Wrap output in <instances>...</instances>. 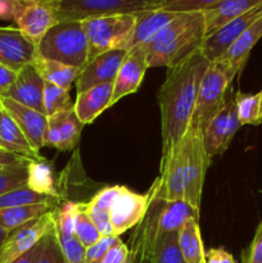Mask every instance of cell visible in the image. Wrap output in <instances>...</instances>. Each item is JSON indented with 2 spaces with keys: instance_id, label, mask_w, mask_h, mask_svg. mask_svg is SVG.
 <instances>
[{
  "instance_id": "cell-45",
  "label": "cell",
  "mask_w": 262,
  "mask_h": 263,
  "mask_svg": "<svg viewBox=\"0 0 262 263\" xmlns=\"http://www.w3.org/2000/svg\"><path fill=\"white\" fill-rule=\"evenodd\" d=\"M20 0H0V21H14Z\"/></svg>"
},
{
  "instance_id": "cell-47",
  "label": "cell",
  "mask_w": 262,
  "mask_h": 263,
  "mask_svg": "<svg viewBox=\"0 0 262 263\" xmlns=\"http://www.w3.org/2000/svg\"><path fill=\"white\" fill-rule=\"evenodd\" d=\"M8 235H9V231H7L5 229H3L2 226H0V247L4 244V241L7 240Z\"/></svg>"
},
{
  "instance_id": "cell-16",
  "label": "cell",
  "mask_w": 262,
  "mask_h": 263,
  "mask_svg": "<svg viewBox=\"0 0 262 263\" xmlns=\"http://www.w3.org/2000/svg\"><path fill=\"white\" fill-rule=\"evenodd\" d=\"M38 57V45L17 27H0V63L18 72L32 64Z\"/></svg>"
},
{
  "instance_id": "cell-24",
  "label": "cell",
  "mask_w": 262,
  "mask_h": 263,
  "mask_svg": "<svg viewBox=\"0 0 262 263\" xmlns=\"http://www.w3.org/2000/svg\"><path fill=\"white\" fill-rule=\"evenodd\" d=\"M0 141L7 151L18 156L27 158L30 161H41L44 159L38 152L32 149L27 138L22 133L15 121L10 117L9 113L3 108L0 110Z\"/></svg>"
},
{
  "instance_id": "cell-32",
  "label": "cell",
  "mask_w": 262,
  "mask_h": 263,
  "mask_svg": "<svg viewBox=\"0 0 262 263\" xmlns=\"http://www.w3.org/2000/svg\"><path fill=\"white\" fill-rule=\"evenodd\" d=\"M40 203H51V204H57V203H58V199L32 192L27 185L20 187V189L13 190V192L7 193V194L0 195V210H3V208L15 207V205L40 204Z\"/></svg>"
},
{
  "instance_id": "cell-3",
  "label": "cell",
  "mask_w": 262,
  "mask_h": 263,
  "mask_svg": "<svg viewBox=\"0 0 262 263\" xmlns=\"http://www.w3.org/2000/svg\"><path fill=\"white\" fill-rule=\"evenodd\" d=\"M38 55L81 69L89 61V46L81 21H62L38 44Z\"/></svg>"
},
{
  "instance_id": "cell-6",
  "label": "cell",
  "mask_w": 262,
  "mask_h": 263,
  "mask_svg": "<svg viewBox=\"0 0 262 263\" xmlns=\"http://www.w3.org/2000/svg\"><path fill=\"white\" fill-rule=\"evenodd\" d=\"M162 0H57L59 22L112 14H139L157 9Z\"/></svg>"
},
{
  "instance_id": "cell-33",
  "label": "cell",
  "mask_w": 262,
  "mask_h": 263,
  "mask_svg": "<svg viewBox=\"0 0 262 263\" xmlns=\"http://www.w3.org/2000/svg\"><path fill=\"white\" fill-rule=\"evenodd\" d=\"M74 235L81 241L85 248L94 246L95 243L103 238L99 233L98 228L92 220L90 218L89 213L86 211V203H80L79 212L76 217V228H74Z\"/></svg>"
},
{
  "instance_id": "cell-29",
  "label": "cell",
  "mask_w": 262,
  "mask_h": 263,
  "mask_svg": "<svg viewBox=\"0 0 262 263\" xmlns=\"http://www.w3.org/2000/svg\"><path fill=\"white\" fill-rule=\"evenodd\" d=\"M27 186L32 192L59 200V193L54 184L53 170L48 161H31L27 166Z\"/></svg>"
},
{
  "instance_id": "cell-49",
  "label": "cell",
  "mask_w": 262,
  "mask_h": 263,
  "mask_svg": "<svg viewBox=\"0 0 262 263\" xmlns=\"http://www.w3.org/2000/svg\"><path fill=\"white\" fill-rule=\"evenodd\" d=\"M134 263H148V262H144V261H140V259L134 258Z\"/></svg>"
},
{
  "instance_id": "cell-4",
  "label": "cell",
  "mask_w": 262,
  "mask_h": 263,
  "mask_svg": "<svg viewBox=\"0 0 262 263\" xmlns=\"http://www.w3.org/2000/svg\"><path fill=\"white\" fill-rule=\"evenodd\" d=\"M239 72L222 62H212L200 81L190 126L204 133L205 127L223 104L226 92Z\"/></svg>"
},
{
  "instance_id": "cell-36",
  "label": "cell",
  "mask_w": 262,
  "mask_h": 263,
  "mask_svg": "<svg viewBox=\"0 0 262 263\" xmlns=\"http://www.w3.org/2000/svg\"><path fill=\"white\" fill-rule=\"evenodd\" d=\"M54 231H55L57 239H58L67 263H86L85 262L86 248L82 246L76 235H68V234L62 233L55 228V225H54Z\"/></svg>"
},
{
  "instance_id": "cell-20",
  "label": "cell",
  "mask_w": 262,
  "mask_h": 263,
  "mask_svg": "<svg viewBox=\"0 0 262 263\" xmlns=\"http://www.w3.org/2000/svg\"><path fill=\"white\" fill-rule=\"evenodd\" d=\"M113 82L97 85L77 94L73 110L84 125L92 123L105 109L112 107Z\"/></svg>"
},
{
  "instance_id": "cell-37",
  "label": "cell",
  "mask_w": 262,
  "mask_h": 263,
  "mask_svg": "<svg viewBox=\"0 0 262 263\" xmlns=\"http://www.w3.org/2000/svg\"><path fill=\"white\" fill-rule=\"evenodd\" d=\"M222 0H162L158 8L174 13H202Z\"/></svg>"
},
{
  "instance_id": "cell-34",
  "label": "cell",
  "mask_w": 262,
  "mask_h": 263,
  "mask_svg": "<svg viewBox=\"0 0 262 263\" xmlns=\"http://www.w3.org/2000/svg\"><path fill=\"white\" fill-rule=\"evenodd\" d=\"M44 108L45 115L51 116L62 110H68L73 108L68 91L54 84L45 82L44 85Z\"/></svg>"
},
{
  "instance_id": "cell-31",
  "label": "cell",
  "mask_w": 262,
  "mask_h": 263,
  "mask_svg": "<svg viewBox=\"0 0 262 263\" xmlns=\"http://www.w3.org/2000/svg\"><path fill=\"white\" fill-rule=\"evenodd\" d=\"M235 107L240 125H259L262 122V94L235 92Z\"/></svg>"
},
{
  "instance_id": "cell-11",
  "label": "cell",
  "mask_w": 262,
  "mask_h": 263,
  "mask_svg": "<svg viewBox=\"0 0 262 263\" xmlns=\"http://www.w3.org/2000/svg\"><path fill=\"white\" fill-rule=\"evenodd\" d=\"M55 225V208L41 217L10 231L7 240L0 247V263H12L18 257L30 251Z\"/></svg>"
},
{
  "instance_id": "cell-17",
  "label": "cell",
  "mask_w": 262,
  "mask_h": 263,
  "mask_svg": "<svg viewBox=\"0 0 262 263\" xmlns=\"http://www.w3.org/2000/svg\"><path fill=\"white\" fill-rule=\"evenodd\" d=\"M0 103L25 134L33 151L40 153V149L44 148V135L48 126V116L20 104L9 98L0 97Z\"/></svg>"
},
{
  "instance_id": "cell-28",
  "label": "cell",
  "mask_w": 262,
  "mask_h": 263,
  "mask_svg": "<svg viewBox=\"0 0 262 263\" xmlns=\"http://www.w3.org/2000/svg\"><path fill=\"white\" fill-rule=\"evenodd\" d=\"M179 246L184 263H205V253L197 218H189L179 230Z\"/></svg>"
},
{
  "instance_id": "cell-21",
  "label": "cell",
  "mask_w": 262,
  "mask_h": 263,
  "mask_svg": "<svg viewBox=\"0 0 262 263\" xmlns=\"http://www.w3.org/2000/svg\"><path fill=\"white\" fill-rule=\"evenodd\" d=\"M262 4V0H222L215 7L204 10V28L205 36L211 35L236 17L246 14Z\"/></svg>"
},
{
  "instance_id": "cell-51",
  "label": "cell",
  "mask_w": 262,
  "mask_h": 263,
  "mask_svg": "<svg viewBox=\"0 0 262 263\" xmlns=\"http://www.w3.org/2000/svg\"><path fill=\"white\" fill-rule=\"evenodd\" d=\"M0 110H2V103H0Z\"/></svg>"
},
{
  "instance_id": "cell-2",
  "label": "cell",
  "mask_w": 262,
  "mask_h": 263,
  "mask_svg": "<svg viewBox=\"0 0 262 263\" xmlns=\"http://www.w3.org/2000/svg\"><path fill=\"white\" fill-rule=\"evenodd\" d=\"M205 37L203 13H180L141 48L148 67H171L202 46Z\"/></svg>"
},
{
  "instance_id": "cell-30",
  "label": "cell",
  "mask_w": 262,
  "mask_h": 263,
  "mask_svg": "<svg viewBox=\"0 0 262 263\" xmlns=\"http://www.w3.org/2000/svg\"><path fill=\"white\" fill-rule=\"evenodd\" d=\"M148 263H184L179 246V231L159 234Z\"/></svg>"
},
{
  "instance_id": "cell-42",
  "label": "cell",
  "mask_w": 262,
  "mask_h": 263,
  "mask_svg": "<svg viewBox=\"0 0 262 263\" xmlns=\"http://www.w3.org/2000/svg\"><path fill=\"white\" fill-rule=\"evenodd\" d=\"M17 79V72L0 63V97H4Z\"/></svg>"
},
{
  "instance_id": "cell-43",
  "label": "cell",
  "mask_w": 262,
  "mask_h": 263,
  "mask_svg": "<svg viewBox=\"0 0 262 263\" xmlns=\"http://www.w3.org/2000/svg\"><path fill=\"white\" fill-rule=\"evenodd\" d=\"M205 263H236L234 257L223 248H213L205 253Z\"/></svg>"
},
{
  "instance_id": "cell-52",
  "label": "cell",
  "mask_w": 262,
  "mask_h": 263,
  "mask_svg": "<svg viewBox=\"0 0 262 263\" xmlns=\"http://www.w3.org/2000/svg\"><path fill=\"white\" fill-rule=\"evenodd\" d=\"M259 92H261V94H262V90H261V91H259Z\"/></svg>"
},
{
  "instance_id": "cell-1",
  "label": "cell",
  "mask_w": 262,
  "mask_h": 263,
  "mask_svg": "<svg viewBox=\"0 0 262 263\" xmlns=\"http://www.w3.org/2000/svg\"><path fill=\"white\" fill-rule=\"evenodd\" d=\"M208 66L210 61L199 48L177 64L169 67L166 79L158 91L162 158L186 134L192 122L200 81Z\"/></svg>"
},
{
  "instance_id": "cell-26",
  "label": "cell",
  "mask_w": 262,
  "mask_h": 263,
  "mask_svg": "<svg viewBox=\"0 0 262 263\" xmlns=\"http://www.w3.org/2000/svg\"><path fill=\"white\" fill-rule=\"evenodd\" d=\"M199 210H195L188 204L184 199L166 202L163 200L159 211V231L170 233V231H179L189 218L199 220Z\"/></svg>"
},
{
  "instance_id": "cell-48",
  "label": "cell",
  "mask_w": 262,
  "mask_h": 263,
  "mask_svg": "<svg viewBox=\"0 0 262 263\" xmlns=\"http://www.w3.org/2000/svg\"><path fill=\"white\" fill-rule=\"evenodd\" d=\"M130 252V251H128ZM123 263H134V256L131 253H128V257H127V259H126L125 262Z\"/></svg>"
},
{
  "instance_id": "cell-7",
  "label": "cell",
  "mask_w": 262,
  "mask_h": 263,
  "mask_svg": "<svg viewBox=\"0 0 262 263\" xmlns=\"http://www.w3.org/2000/svg\"><path fill=\"white\" fill-rule=\"evenodd\" d=\"M184 139L186 152L184 170V200L193 208L200 211L203 185L211 158L205 151L202 131L189 126Z\"/></svg>"
},
{
  "instance_id": "cell-27",
  "label": "cell",
  "mask_w": 262,
  "mask_h": 263,
  "mask_svg": "<svg viewBox=\"0 0 262 263\" xmlns=\"http://www.w3.org/2000/svg\"><path fill=\"white\" fill-rule=\"evenodd\" d=\"M55 208L51 203H40V204L15 205V207L3 208L0 210V226L7 231H13L36 218L41 217Z\"/></svg>"
},
{
  "instance_id": "cell-9",
  "label": "cell",
  "mask_w": 262,
  "mask_h": 263,
  "mask_svg": "<svg viewBox=\"0 0 262 263\" xmlns=\"http://www.w3.org/2000/svg\"><path fill=\"white\" fill-rule=\"evenodd\" d=\"M240 126L236 113L235 95L233 90L229 89L222 107L213 116L203 133L205 151L211 159L218 154L225 153Z\"/></svg>"
},
{
  "instance_id": "cell-13",
  "label": "cell",
  "mask_w": 262,
  "mask_h": 263,
  "mask_svg": "<svg viewBox=\"0 0 262 263\" xmlns=\"http://www.w3.org/2000/svg\"><path fill=\"white\" fill-rule=\"evenodd\" d=\"M259 17H262V4L228 22L211 35L205 36L200 46L203 55L210 61V63L217 62L230 48L231 44Z\"/></svg>"
},
{
  "instance_id": "cell-14",
  "label": "cell",
  "mask_w": 262,
  "mask_h": 263,
  "mask_svg": "<svg viewBox=\"0 0 262 263\" xmlns=\"http://www.w3.org/2000/svg\"><path fill=\"white\" fill-rule=\"evenodd\" d=\"M127 53L128 50L126 49H115L87 61L76 80L77 94L86 91L97 85L115 81L118 69L122 66Z\"/></svg>"
},
{
  "instance_id": "cell-44",
  "label": "cell",
  "mask_w": 262,
  "mask_h": 263,
  "mask_svg": "<svg viewBox=\"0 0 262 263\" xmlns=\"http://www.w3.org/2000/svg\"><path fill=\"white\" fill-rule=\"evenodd\" d=\"M27 162L31 161L30 159L18 156V154L12 153V152L7 151V149L0 148V170H4L10 166H15V164L27 163Z\"/></svg>"
},
{
  "instance_id": "cell-40",
  "label": "cell",
  "mask_w": 262,
  "mask_h": 263,
  "mask_svg": "<svg viewBox=\"0 0 262 263\" xmlns=\"http://www.w3.org/2000/svg\"><path fill=\"white\" fill-rule=\"evenodd\" d=\"M241 263H262V222L257 228L251 246L241 254Z\"/></svg>"
},
{
  "instance_id": "cell-22",
  "label": "cell",
  "mask_w": 262,
  "mask_h": 263,
  "mask_svg": "<svg viewBox=\"0 0 262 263\" xmlns=\"http://www.w3.org/2000/svg\"><path fill=\"white\" fill-rule=\"evenodd\" d=\"M180 13L169 12V10L159 9V8L139 13L138 18H136L135 30H134L133 37L130 40V45H128V50L148 44L157 33L161 32Z\"/></svg>"
},
{
  "instance_id": "cell-25",
  "label": "cell",
  "mask_w": 262,
  "mask_h": 263,
  "mask_svg": "<svg viewBox=\"0 0 262 263\" xmlns=\"http://www.w3.org/2000/svg\"><path fill=\"white\" fill-rule=\"evenodd\" d=\"M33 67L39 72L43 80L49 84H54L62 89L69 91L72 84L76 82L81 69L76 67L67 66L61 62L53 61V59H46L43 57H36L33 62Z\"/></svg>"
},
{
  "instance_id": "cell-39",
  "label": "cell",
  "mask_w": 262,
  "mask_h": 263,
  "mask_svg": "<svg viewBox=\"0 0 262 263\" xmlns=\"http://www.w3.org/2000/svg\"><path fill=\"white\" fill-rule=\"evenodd\" d=\"M80 203L67 202L61 208H55V228L62 233L74 235L76 217Z\"/></svg>"
},
{
  "instance_id": "cell-46",
  "label": "cell",
  "mask_w": 262,
  "mask_h": 263,
  "mask_svg": "<svg viewBox=\"0 0 262 263\" xmlns=\"http://www.w3.org/2000/svg\"><path fill=\"white\" fill-rule=\"evenodd\" d=\"M41 248H43V239H41L36 246H33L30 251L23 253L22 256L18 257V258L14 259L12 263H35L36 259H38L39 254H40Z\"/></svg>"
},
{
  "instance_id": "cell-12",
  "label": "cell",
  "mask_w": 262,
  "mask_h": 263,
  "mask_svg": "<svg viewBox=\"0 0 262 263\" xmlns=\"http://www.w3.org/2000/svg\"><path fill=\"white\" fill-rule=\"evenodd\" d=\"M149 203L151 193L138 194L125 186L121 187L109 210L113 236L120 238L127 230L138 226L148 211Z\"/></svg>"
},
{
  "instance_id": "cell-18",
  "label": "cell",
  "mask_w": 262,
  "mask_h": 263,
  "mask_svg": "<svg viewBox=\"0 0 262 263\" xmlns=\"http://www.w3.org/2000/svg\"><path fill=\"white\" fill-rule=\"evenodd\" d=\"M148 68L146 57L143 49H130L113 81V95L110 104H116L122 98L138 91Z\"/></svg>"
},
{
  "instance_id": "cell-5",
  "label": "cell",
  "mask_w": 262,
  "mask_h": 263,
  "mask_svg": "<svg viewBox=\"0 0 262 263\" xmlns=\"http://www.w3.org/2000/svg\"><path fill=\"white\" fill-rule=\"evenodd\" d=\"M138 14H112L81 21L89 46V61L115 49L128 50Z\"/></svg>"
},
{
  "instance_id": "cell-19",
  "label": "cell",
  "mask_w": 262,
  "mask_h": 263,
  "mask_svg": "<svg viewBox=\"0 0 262 263\" xmlns=\"http://www.w3.org/2000/svg\"><path fill=\"white\" fill-rule=\"evenodd\" d=\"M44 85L45 81L36 71L33 64H27L17 72V79L4 98H9L20 104L45 115Z\"/></svg>"
},
{
  "instance_id": "cell-41",
  "label": "cell",
  "mask_w": 262,
  "mask_h": 263,
  "mask_svg": "<svg viewBox=\"0 0 262 263\" xmlns=\"http://www.w3.org/2000/svg\"><path fill=\"white\" fill-rule=\"evenodd\" d=\"M128 253H130L128 252V247L118 238L117 241L105 253V256L103 257L100 263H123L127 259Z\"/></svg>"
},
{
  "instance_id": "cell-50",
  "label": "cell",
  "mask_w": 262,
  "mask_h": 263,
  "mask_svg": "<svg viewBox=\"0 0 262 263\" xmlns=\"http://www.w3.org/2000/svg\"><path fill=\"white\" fill-rule=\"evenodd\" d=\"M0 148H3V149H4V146H3V144H2V141H0Z\"/></svg>"
},
{
  "instance_id": "cell-23",
  "label": "cell",
  "mask_w": 262,
  "mask_h": 263,
  "mask_svg": "<svg viewBox=\"0 0 262 263\" xmlns=\"http://www.w3.org/2000/svg\"><path fill=\"white\" fill-rule=\"evenodd\" d=\"M262 37V17L254 21L233 44L230 48L225 51L222 57L218 61L228 66L233 67L234 69L240 73L246 66L247 61L249 58L252 49L254 48L259 39Z\"/></svg>"
},
{
  "instance_id": "cell-8",
  "label": "cell",
  "mask_w": 262,
  "mask_h": 263,
  "mask_svg": "<svg viewBox=\"0 0 262 263\" xmlns=\"http://www.w3.org/2000/svg\"><path fill=\"white\" fill-rule=\"evenodd\" d=\"M13 22L26 37L38 45L44 35L59 22L57 0H20Z\"/></svg>"
},
{
  "instance_id": "cell-10",
  "label": "cell",
  "mask_w": 262,
  "mask_h": 263,
  "mask_svg": "<svg viewBox=\"0 0 262 263\" xmlns=\"http://www.w3.org/2000/svg\"><path fill=\"white\" fill-rule=\"evenodd\" d=\"M185 154V139L182 138L161 159L159 177L151 187L154 197L166 202L184 199Z\"/></svg>"
},
{
  "instance_id": "cell-35",
  "label": "cell",
  "mask_w": 262,
  "mask_h": 263,
  "mask_svg": "<svg viewBox=\"0 0 262 263\" xmlns=\"http://www.w3.org/2000/svg\"><path fill=\"white\" fill-rule=\"evenodd\" d=\"M28 163L30 162L0 170V195L27 185Z\"/></svg>"
},
{
  "instance_id": "cell-15",
  "label": "cell",
  "mask_w": 262,
  "mask_h": 263,
  "mask_svg": "<svg viewBox=\"0 0 262 263\" xmlns=\"http://www.w3.org/2000/svg\"><path fill=\"white\" fill-rule=\"evenodd\" d=\"M84 123L79 120L73 108L48 116V126L44 135V146L61 152L73 149L81 139Z\"/></svg>"
},
{
  "instance_id": "cell-38",
  "label": "cell",
  "mask_w": 262,
  "mask_h": 263,
  "mask_svg": "<svg viewBox=\"0 0 262 263\" xmlns=\"http://www.w3.org/2000/svg\"><path fill=\"white\" fill-rule=\"evenodd\" d=\"M35 263H67L54 229L43 238V248Z\"/></svg>"
}]
</instances>
